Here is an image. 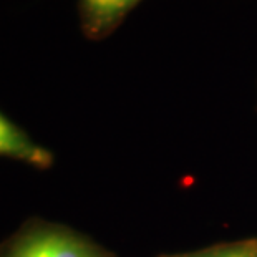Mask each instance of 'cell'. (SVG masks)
<instances>
[{
    "instance_id": "cell-3",
    "label": "cell",
    "mask_w": 257,
    "mask_h": 257,
    "mask_svg": "<svg viewBox=\"0 0 257 257\" xmlns=\"http://www.w3.org/2000/svg\"><path fill=\"white\" fill-rule=\"evenodd\" d=\"M0 156L24 161L35 168H50L53 163L52 153L30 138L25 131L0 113Z\"/></svg>"
},
{
    "instance_id": "cell-2",
    "label": "cell",
    "mask_w": 257,
    "mask_h": 257,
    "mask_svg": "<svg viewBox=\"0 0 257 257\" xmlns=\"http://www.w3.org/2000/svg\"><path fill=\"white\" fill-rule=\"evenodd\" d=\"M141 0H80L83 32L90 38L110 35Z\"/></svg>"
},
{
    "instance_id": "cell-1",
    "label": "cell",
    "mask_w": 257,
    "mask_h": 257,
    "mask_svg": "<svg viewBox=\"0 0 257 257\" xmlns=\"http://www.w3.org/2000/svg\"><path fill=\"white\" fill-rule=\"evenodd\" d=\"M0 257H111V254L72 229L38 226L15 236L4 245Z\"/></svg>"
},
{
    "instance_id": "cell-4",
    "label": "cell",
    "mask_w": 257,
    "mask_h": 257,
    "mask_svg": "<svg viewBox=\"0 0 257 257\" xmlns=\"http://www.w3.org/2000/svg\"><path fill=\"white\" fill-rule=\"evenodd\" d=\"M161 257H257V239L219 244L199 250H191V252L165 254Z\"/></svg>"
}]
</instances>
